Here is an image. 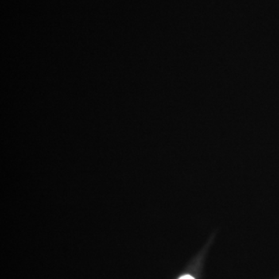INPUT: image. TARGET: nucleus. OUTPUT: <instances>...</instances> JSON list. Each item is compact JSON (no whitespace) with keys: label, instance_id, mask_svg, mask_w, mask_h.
Returning <instances> with one entry per match:
<instances>
[{"label":"nucleus","instance_id":"obj_1","mask_svg":"<svg viewBox=\"0 0 279 279\" xmlns=\"http://www.w3.org/2000/svg\"><path fill=\"white\" fill-rule=\"evenodd\" d=\"M179 279H195L192 276H189V275H186V276H182Z\"/></svg>","mask_w":279,"mask_h":279}]
</instances>
